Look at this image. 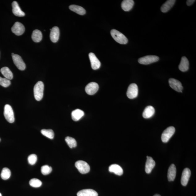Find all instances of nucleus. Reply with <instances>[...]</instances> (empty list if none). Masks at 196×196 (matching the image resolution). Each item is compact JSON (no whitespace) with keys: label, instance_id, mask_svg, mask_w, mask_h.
<instances>
[{"label":"nucleus","instance_id":"obj_1","mask_svg":"<svg viewBox=\"0 0 196 196\" xmlns=\"http://www.w3.org/2000/svg\"><path fill=\"white\" fill-rule=\"evenodd\" d=\"M110 34L113 38L117 42L122 45H126L128 42V39L122 33L119 31L113 29L110 31Z\"/></svg>","mask_w":196,"mask_h":196},{"label":"nucleus","instance_id":"obj_2","mask_svg":"<svg viewBox=\"0 0 196 196\" xmlns=\"http://www.w3.org/2000/svg\"><path fill=\"white\" fill-rule=\"evenodd\" d=\"M44 85L41 81H39L35 85L34 88L35 99L37 101H40L43 96Z\"/></svg>","mask_w":196,"mask_h":196},{"label":"nucleus","instance_id":"obj_3","mask_svg":"<svg viewBox=\"0 0 196 196\" xmlns=\"http://www.w3.org/2000/svg\"><path fill=\"white\" fill-rule=\"evenodd\" d=\"M4 116L8 122L12 123L14 122L15 117L13 109L11 106L6 104L4 107Z\"/></svg>","mask_w":196,"mask_h":196},{"label":"nucleus","instance_id":"obj_4","mask_svg":"<svg viewBox=\"0 0 196 196\" xmlns=\"http://www.w3.org/2000/svg\"><path fill=\"white\" fill-rule=\"evenodd\" d=\"M176 129L173 126L168 127L163 132L161 136V139L163 142L166 143L168 142L174 134Z\"/></svg>","mask_w":196,"mask_h":196},{"label":"nucleus","instance_id":"obj_5","mask_svg":"<svg viewBox=\"0 0 196 196\" xmlns=\"http://www.w3.org/2000/svg\"><path fill=\"white\" fill-rule=\"evenodd\" d=\"M75 165L79 172L82 174H87L90 170L89 164L83 160H78L76 162Z\"/></svg>","mask_w":196,"mask_h":196},{"label":"nucleus","instance_id":"obj_6","mask_svg":"<svg viewBox=\"0 0 196 196\" xmlns=\"http://www.w3.org/2000/svg\"><path fill=\"white\" fill-rule=\"evenodd\" d=\"M159 58L155 55H148L139 58L138 60L139 63L143 65H148L157 62Z\"/></svg>","mask_w":196,"mask_h":196},{"label":"nucleus","instance_id":"obj_7","mask_svg":"<svg viewBox=\"0 0 196 196\" xmlns=\"http://www.w3.org/2000/svg\"><path fill=\"white\" fill-rule=\"evenodd\" d=\"M138 93V89L137 85L132 83L129 85L127 91V97L129 99H133L137 97Z\"/></svg>","mask_w":196,"mask_h":196},{"label":"nucleus","instance_id":"obj_8","mask_svg":"<svg viewBox=\"0 0 196 196\" xmlns=\"http://www.w3.org/2000/svg\"><path fill=\"white\" fill-rule=\"evenodd\" d=\"M12 59L15 65L19 70H23L26 69V66L21 57L17 54L12 56Z\"/></svg>","mask_w":196,"mask_h":196},{"label":"nucleus","instance_id":"obj_9","mask_svg":"<svg viewBox=\"0 0 196 196\" xmlns=\"http://www.w3.org/2000/svg\"><path fill=\"white\" fill-rule=\"evenodd\" d=\"M24 27L21 23L19 22H16L15 23L11 28L12 32L17 36L21 35L24 32Z\"/></svg>","mask_w":196,"mask_h":196},{"label":"nucleus","instance_id":"obj_10","mask_svg":"<svg viewBox=\"0 0 196 196\" xmlns=\"http://www.w3.org/2000/svg\"><path fill=\"white\" fill-rule=\"evenodd\" d=\"M170 87L179 92H182L183 87L180 81L176 79L170 78L168 80Z\"/></svg>","mask_w":196,"mask_h":196},{"label":"nucleus","instance_id":"obj_11","mask_svg":"<svg viewBox=\"0 0 196 196\" xmlns=\"http://www.w3.org/2000/svg\"><path fill=\"white\" fill-rule=\"evenodd\" d=\"M99 89V85L97 83L91 82L85 87V91L87 94L92 95L96 93Z\"/></svg>","mask_w":196,"mask_h":196},{"label":"nucleus","instance_id":"obj_12","mask_svg":"<svg viewBox=\"0 0 196 196\" xmlns=\"http://www.w3.org/2000/svg\"><path fill=\"white\" fill-rule=\"evenodd\" d=\"M90 60L92 68L94 70H96L99 69L101 66V62L97 59L95 54L93 53H90L89 54Z\"/></svg>","mask_w":196,"mask_h":196},{"label":"nucleus","instance_id":"obj_13","mask_svg":"<svg viewBox=\"0 0 196 196\" xmlns=\"http://www.w3.org/2000/svg\"><path fill=\"white\" fill-rule=\"evenodd\" d=\"M191 174V171L189 168H185L183 171L181 179V183L183 186H186L187 185Z\"/></svg>","mask_w":196,"mask_h":196},{"label":"nucleus","instance_id":"obj_14","mask_svg":"<svg viewBox=\"0 0 196 196\" xmlns=\"http://www.w3.org/2000/svg\"><path fill=\"white\" fill-rule=\"evenodd\" d=\"M60 36V30L58 27H53L51 29L50 38L52 42L56 43L59 40Z\"/></svg>","mask_w":196,"mask_h":196},{"label":"nucleus","instance_id":"obj_15","mask_svg":"<svg viewBox=\"0 0 196 196\" xmlns=\"http://www.w3.org/2000/svg\"><path fill=\"white\" fill-rule=\"evenodd\" d=\"M12 12L14 15L19 17H23L25 15V14L20 9L17 2L14 1L12 4Z\"/></svg>","mask_w":196,"mask_h":196},{"label":"nucleus","instance_id":"obj_16","mask_svg":"<svg viewBox=\"0 0 196 196\" xmlns=\"http://www.w3.org/2000/svg\"><path fill=\"white\" fill-rule=\"evenodd\" d=\"M156 163L151 157L147 156L145 165V171L147 174H150L155 167Z\"/></svg>","mask_w":196,"mask_h":196},{"label":"nucleus","instance_id":"obj_17","mask_svg":"<svg viewBox=\"0 0 196 196\" xmlns=\"http://www.w3.org/2000/svg\"><path fill=\"white\" fill-rule=\"evenodd\" d=\"M189 63L187 58L183 56L181 59L180 64L179 66V69L181 71L185 72L188 70Z\"/></svg>","mask_w":196,"mask_h":196},{"label":"nucleus","instance_id":"obj_18","mask_svg":"<svg viewBox=\"0 0 196 196\" xmlns=\"http://www.w3.org/2000/svg\"><path fill=\"white\" fill-rule=\"evenodd\" d=\"M177 170L176 166L174 164H171L169 168L168 178L169 181H173L174 180L176 176Z\"/></svg>","mask_w":196,"mask_h":196},{"label":"nucleus","instance_id":"obj_19","mask_svg":"<svg viewBox=\"0 0 196 196\" xmlns=\"http://www.w3.org/2000/svg\"><path fill=\"white\" fill-rule=\"evenodd\" d=\"M78 196H98L97 192L91 189L83 190L77 193Z\"/></svg>","mask_w":196,"mask_h":196},{"label":"nucleus","instance_id":"obj_20","mask_svg":"<svg viewBox=\"0 0 196 196\" xmlns=\"http://www.w3.org/2000/svg\"><path fill=\"white\" fill-rule=\"evenodd\" d=\"M109 172L113 173L119 176H121L123 174V170L121 167L117 164H112L109 168Z\"/></svg>","mask_w":196,"mask_h":196},{"label":"nucleus","instance_id":"obj_21","mask_svg":"<svg viewBox=\"0 0 196 196\" xmlns=\"http://www.w3.org/2000/svg\"><path fill=\"white\" fill-rule=\"evenodd\" d=\"M155 110L151 106H148L145 108L143 113V116L145 118H149L152 117L155 113Z\"/></svg>","mask_w":196,"mask_h":196},{"label":"nucleus","instance_id":"obj_22","mask_svg":"<svg viewBox=\"0 0 196 196\" xmlns=\"http://www.w3.org/2000/svg\"><path fill=\"white\" fill-rule=\"evenodd\" d=\"M134 5V1L133 0H124L121 3L122 9L124 11H128L132 9Z\"/></svg>","mask_w":196,"mask_h":196},{"label":"nucleus","instance_id":"obj_23","mask_svg":"<svg viewBox=\"0 0 196 196\" xmlns=\"http://www.w3.org/2000/svg\"><path fill=\"white\" fill-rule=\"evenodd\" d=\"M176 1L175 0H168L161 6V11L163 13L168 12L174 5Z\"/></svg>","mask_w":196,"mask_h":196},{"label":"nucleus","instance_id":"obj_24","mask_svg":"<svg viewBox=\"0 0 196 196\" xmlns=\"http://www.w3.org/2000/svg\"><path fill=\"white\" fill-rule=\"evenodd\" d=\"M84 113L80 109H76L72 111L71 116L72 120L75 121L80 120L84 116Z\"/></svg>","mask_w":196,"mask_h":196},{"label":"nucleus","instance_id":"obj_25","mask_svg":"<svg viewBox=\"0 0 196 196\" xmlns=\"http://www.w3.org/2000/svg\"><path fill=\"white\" fill-rule=\"evenodd\" d=\"M69 9L72 11L81 15H84L86 13V11L84 8L76 5H71L69 6Z\"/></svg>","mask_w":196,"mask_h":196},{"label":"nucleus","instance_id":"obj_26","mask_svg":"<svg viewBox=\"0 0 196 196\" xmlns=\"http://www.w3.org/2000/svg\"><path fill=\"white\" fill-rule=\"evenodd\" d=\"M42 34L41 31L38 30H35L33 31L32 39L35 42H40L42 39Z\"/></svg>","mask_w":196,"mask_h":196},{"label":"nucleus","instance_id":"obj_27","mask_svg":"<svg viewBox=\"0 0 196 196\" xmlns=\"http://www.w3.org/2000/svg\"><path fill=\"white\" fill-rule=\"evenodd\" d=\"M1 72L5 78L8 79V80H11L13 79V74L9 68L4 67L2 68L1 70Z\"/></svg>","mask_w":196,"mask_h":196},{"label":"nucleus","instance_id":"obj_28","mask_svg":"<svg viewBox=\"0 0 196 196\" xmlns=\"http://www.w3.org/2000/svg\"><path fill=\"white\" fill-rule=\"evenodd\" d=\"M11 175V171L9 168H3L1 173V177L3 180H7L9 179Z\"/></svg>","mask_w":196,"mask_h":196},{"label":"nucleus","instance_id":"obj_29","mask_svg":"<svg viewBox=\"0 0 196 196\" xmlns=\"http://www.w3.org/2000/svg\"><path fill=\"white\" fill-rule=\"evenodd\" d=\"M41 134L50 139H53L54 137V133L52 129H43L41 131Z\"/></svg>","mask_w":196,"mask_h":196},{"label":"nucleus","instance_id":"obj_30","mask_svg":"<svg viewBox=\"0 0 196 196\" xmlns=\"http://www.w3.org/2000/svg\"><path fill=\"white\" fill-rule=\"evenodd\" d=\"M65 141L69 147L70 148L75 147L77 146L76 141L74 138L71 137H67L66 138Z\"/></svg>","mask_w":196,"mask_h":196},{"label":"nucleus","instance_id":"obj_31","mask_svg":"<svg viewBox=\"0 0 196 196\" xmlns=\"http://www.w3.org/2000/svg\"><path fill=\"white\" fill-rule=\"evenodd\" d=\"M29 184L33 187L38 188L40 187L42 185V182L39 179L36 178H33L31 179Z\"/></svg>","mask_w":196,"mask_h":196},{"label":"nucleus","instance_id":"obj_32","mask_svg":"<svg viewBox=\"0 0 196 196\" xmlns=\"http://www.w3.org/2000/svg\"><path fill=\"white\" fill-rule=\"evenodd\" d=\"M41 170L42 174L46 176L50 173L52 171V168L51 167L45 165L41 167Z\"/></svg>","mask_w":196,"mask_h":196},{"label":"nucleus","instance_id":"obj_33","mask_svg":"<svg viewBox=\"0 0 196 196\" xmlns=\"http://www.w3.org/2000/svg\"><path fill=\"white\" fill-rule=\"evenodd\" d=\"M11 84V81L5 78H1L0 77V85L4 87H9Z\"/></svg>","mask_w":196,"mask_h":196},{"label":"nucleus","instance_id":"obj_34","mask_svg":"<svg viewBox=\"0 0 196 196\" xmlns=\"http://www.w3.org/2000/svg\"><path fill=\"white\" fill-rule=\"evenodd\" d=\"M28 160L31 165H34L37 162V157L36 154H32L28 156Z\"/></svg>","mask_w":196,"mask_h":196},{"label":"nucleus","instance_id":"obj_35","mask_svg":"<svg viewBox=\"0 0 196 196\" xmlns=\"http://www.w3.org/2000/svg\"><path fill=\"white\" fill-rule=\"evenodd\" d=\"M195 2V1L194 0H188L186 2L187 5L188 6H190L192 5Z\"/></svg>","mask_w":196,"mask_h":196},{"label":"nucleus","instance_id":"obj_36","mask_svg":"<svg viewBox=\"0 0 196 196\" xmlns=\"http://www.w3.org/2000/svg\"><path fill=\"white\" fill-rule=\"evenodd\" d=\"M153 196H160V195L159 194H156Z\"/></svg>","mask_w":196,"mask_h":196},{"label":"nucleus","instance_id":"obj_37","mask_svg":"<svg viewBox=\"0 0 196 196\" xmlns=\"http://www.w3.org/2000/svg\"><path fill=\"white\" fill-rule=\"evenodd\" d=\"M15 55V54L13 53H12V56H13Z\"/></svg>","mask_w":196,"mask_h":196},{"label":"nucleus","instance_id":"obj_38","mask_svg":"<svg viewBox=\"0 0 196 196\" xmlns=\"http://www.w3.org/2000/svg\"><path fill=\"white\" fill-rule=\"evenodd\" d=\"M0 196H2L1 194L0 193Z\"/></svg>","mask_w":196,"mask_h":196},{"label":"nucleus","instance_id":"obj_39","mask_svg":"<svg viewBox=\"0 0 196 196\" xmlns=\"http://www.w3.org/2000/svg\"><path fill=\"white\" fill-rule=\"evenodd\" d=\"M0 141H1V139H0Z\"/></svg>","mask_w":196,"mask_h":196}]
</instances>
